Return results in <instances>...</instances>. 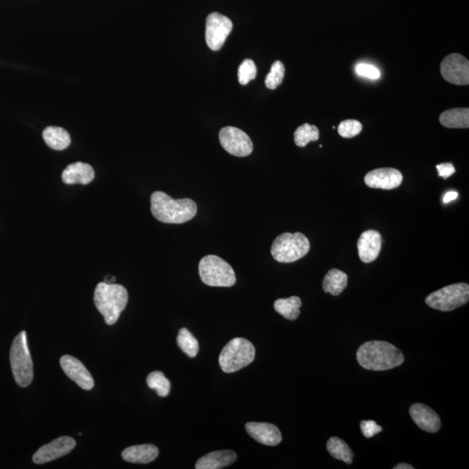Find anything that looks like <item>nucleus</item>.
<instances>
[{
  "label": "nucleus",
  "instance_id": "obj_1",
  "mask_svg": "<svg viewBox=\"0 0 469 469\" xmlns=\"http://www.w3.org/2000/svg\"><path fill=\"white\" fill-rule=\"evenodd\" d=\"M357 359L365 370L374 371L392 370L404 363L402 351L384 341H370L361 345Z\"/></svg>",
  "mask_w": 469,
  "mask_h": 469
},
{
  "label": "nucleus",
  "instance_id": "obj_2",
  "mask_svg": "<svg viewBox=\"0 0 469 469\" xmlns=\"http://www.w3.org/2000/svg\"><path fill=\"white\" fill-rule=\"evenodd\" d=\"M153 216L164 223L180 224L194 219L198 205L189 198L173 199L167 193L155 191L151 196Z\"/></svg>",
  "mask_w": 469,
  "mask_h": 469
},
{
  "label": "nucleus",
  "instance_id": "obj_3",
  "mask_svg": "<svg viewBox=\"0 0 469 469\" xmlns=\"http://www.w3.org/2000/svg\"><path fill=\"white\" fill-rule=\"evenodd\" d=\"M94 302L106 324L113 325L128 302V292L123 285L99 282L95 289Z\"/></svg>",
  "mask_w": 469,
  "mask_h": 469
},
{
  "label": "nucleus",
  "instance_id": "obj_4",
  "mask_svg": "<svg viewBox=\"0 0 469 469\" xmlns=\"http://www.w3.org/2000/svg\"><path fill=\"white\" fill-rule=\"evenodd\" d=\"M255 357L256 350L250 341L241 337L234 338L221 351L219 365L225 373H235L253 364Z\"/></svg>",
  "mask_w": 469,
  "mask_h": 469
},
{
  "label": "nucleus",
  "instance_id": "obj_5",
  "mask_svg": "<svg viewBox=\"0 0 469 469\" xmlns=\"http://www.w3.org/2000/svg\"><path fill=\"white\" fill-rule=\"evenodd\" d=\"M310 244L305 235L301 232L282 233L274 240L271 255L278 263H294L309 253Z\"/></svg>",
  "mask_w": 469,
  "mask_h": 469
},
{
  "label": "nucleus",
  "instance_id": "obj_6",
  "mask_svg": "<svg viewBox=\"0 0 469 469\" xmlns=\"http://www.w3.org/2000/svg\"><path fill=\"white\" fill-rule=\"evenodd\" d=\"M200 278L203 284L212 287H232L236 284V274L223 258L208 255L199 262Z\"/></svg>",
  "mask_w": 469,
  "mask_h": 469
},
{
  "label": "nucleus",
  "instance_id": "obj_7",
  "mask_svg": "<svg viewBox=\"0 0 469 469\" xmlns=\"http://www.w3.org/2000/svg\"><path fill=\"white\" fill-rule=\"evenodd\" d=\"M12 370L17 384L27 387L33 380V364L31 357L26 331H22L13 341L10 351Z\"/></svg>",
  "mask_w": 469,
  "mask_h": 469
},
{
  "label": "nucleus",
  "instance_id": "obj_8",
  "mask_svg": "<svg viewBox=\"0 0 469 469\" xmlns=\"http://www.w3.org/2000/svg\"><path fill=\"white\" fill-rule=\"evenodd\" d=\"M469 286L465 282L447 286L427 296L425 302L430 308L440 312H452L468 302Z\"/></svg>",
  "mask_w": 469,
  "mask_h": 469
},
{
  "label": "nucleus",
  "instance_id": "obj_9",
  "mask_svg": "<svg viewBox=\"0 0 469 469\" xmlns=\"http://www.w3.org/2000/svg\"><path fill=\"white\" fill-rule=\"evenodd\" d=\"M219 141L223 149L235 157H244L253 153V140L237 127H224L220 130Z\"/></svg>",
  "mask_w": 469,
  "mask_h": 469
},
{
  "label": "nucleus",
  "instance_id": "obj_10",
  "mask_svg": "<svg viewBox=\"0 0 469 469\" xmlns=\"http://www.w3.org/2000/svg\"><path fill=\"white\" fill-rule=\"evenodd\" d=\"M232 22L219 12L210 13L206 19L205 37L210 50L219 51L232 31Z\"/></svg>",
  "mask_w": 469,
  "mask_h": 469
},
{
  "label": "nucleus",
  "instance_id": "obj_11",
  "mask_svg": "<svg viewBox=\"0 0 469 469\" xmlns=\"http://www.w3.org/2000/svg\"><path fill=\"white\" fill-rule=\"evenodd\" d=\"M441 74L445 80L457 85L469 84V62L461 54L452 53L441 64Z\"/></svg>",
  "mask_w": 469,
  "mask_h": 469
},
{
  "label": "nucleus",
  "instance_id": "obj_12",
  "mask_svg": "<svg viewBox=\"0 0 469 469\" xmlns=\"http://www.w3.org/2000/svg\"><path fill=\"white\" fill-rule=\"evenodd\" d=\"M75 447L76 441L74 438L69 436L57 438L51 443L44 445L34 454L33 462L36 464L47 463V462L65 457L74 450Z\"/></svg>",
  "mask_w": 469,
  "mask_h": 469
},
{
  "label": "nucleus",
  "instance_id": "obj_13",
  "mask_svg": "<svg viewBox=\"0 0 469 469\" xmlns=\"http://www.w3.org/2000/svg\"><path fill=\"white\" fill-rule=\"evenodd\" d=\"M402 172L394 168H380L368 172L364 182L370 188L393 189L402 185Z\"/></svg>",
  "mask_w": 469,
  "mask_h": 469
},
{
  "label": "nucleus",
  "instance_id": "obj_14",
  "mask_svg": "<svg viewBox=\"0 0 469 469\" xmlns=\"http://www.w3.org/2000/svg\"><path fill=\"white\" fill-rule=\"evenodd\" d=\"M60 364L67 377L79 387L85 391H91L94 387V380L91 373L77 358L65 355L61 357Z\"/></svg>",
  "mask_w": 469,
  "mask_h": 469
},
{
  "label": "nucleus",
  "instance_id": "obj_15",
  "mask_svg": "<svg viewBox=\"0 0 469 469\" xmlns=\"http://www.w3.org/2000/svg\"><path fill=\"white\" fill-rule=\"evenodd\" d=\"M357 249L361 262L365 264L372 263L377 259L381 253V234L375 230L364 231L358 239Z\"/></svg>",
  "mask_w": 469,
  "mask_h": 469
},
{
  "label": "nucleus",
  "instance_id": "obj_16",
  "mask_svg": "<svg viewBox=\"0 0 469 469\" xmlns=\"http://www.w3.org/2000/svg\"><path fill=\"white\" fill-rule=\"evenodd\" d=\"M409 413L420 429L429 433H436L441 429L440 417L429 406L416 403L410 407Z\"/></svg>",
  "mask_w": 469,
  "mask_h": 469
},
{
  "label": "nucleus",
  "instance_id": "obj_17",
  "mask_svg": "<svg viewBox=\"0 0 469 469\" xmlns=\"http://www.w3.org/2000/svg\"><path fill=\"white\" fill-rule=\"evenodd\" d=\"M247 433L255 441L266 446H277L282 441V434L277 426L266 423H248Z\"/></svg>",
  "mask_w": 469,
  "mask_h": 469
},
{
  "label": "nucleus",
  "instance_id": "obj_18",
  "mask_svg": "<svg viewBox=\"0 0 469 469\" xmlns=\"http://www.w3.org/2000/svg\"><path fill=\"white\" fill-rule=\"evenodd\" d=\"M95 178V172L88 164H71L62 173V180L67 185H88Z\"/></svg>",
  "mask_w": 469,
  "mask_h": 469
},
{
  "label": "nucleus",
  "instance_id": "obj_19",
  "mask_svg": "<svg viewBox=\"0 0 469 469\" xmlns=\"http://www.w3.org/2000/svg\"><path fill=\"white\" fill-rule=\"evenodd\" d=\"M237 454L232 450H219L203 455L196 461V469H221L233 464L237 461Z\"/></svg>",
  "mask_w": 469,
  "mask_h": 469
},
{
  "label": "nucleus",
  "instance_id": "obj_20",
  "mask_svg": "<svg viewBox=\"0 0 469 469\" xmlns=\"http://www.w3.org/2000/svg\"><path fill=\"white\" fill-rule=\"evenodd\" d=\"M160 450L153 444L137 445L122 452L123 460L132 463L147 464L156 460Z\"/></svg>",
  "mask_w": 469,
  "mask_h": 469
},
{
  "label": "nucleus",
  "instance_id": "obj_21",
  "mask_svg": "<svg viewBox=\"0 0 469 469\" xmlns=\"http://www.w3.org/2000/svg\"><path fill=\"white\" fill-rule=\"evenodd\" d=\"M440 123L447 128L466 129L469 127V109L455 108L441 114Z\"/></svg>",
  "mask_w": 469,
  "mask_h": 469
},
{
  "label": "nucleus",
  "instance_id": "obj_22",
  "mask_svg": "<svg viewBox=\"0 0 469 469\" xmlns=\"http://www.w3.org/2000/svg\"><path fill=\"white\" fill-rule=\"evenodd\" d=\"M43 139L48 146L55 151H63L70 146V134L61 127L49 126L43 132Z\"/></svg>",
  "mask_w": 469,
  "mask_h": 469
},
{
  "label": "nucleus",
  "instance_id": "obj_23",
  "mask_svg": "<svg viewBox=\"0 0 469 469\" xmlns=\"http://www.w3.org/2000/svg\"><path fill=\"white\" fill-rule=\"evenodd\" d=\"M348 275L343 271L332 268L324 277L323 289L324 292L330 293L333 296H339L346 289Z\"/></svg>",
  "mask_w": 469,
  "mask_h": 469
},
{
  "label": "nucleus",
  "instance_id": "obj_24",
  "mask_svg": "<svg viewBox=\"0 0 469 469\" xmlns=\"http://www.w3.org/2000/svg\"><path fill=\"white\" fill-rule=\"evenodd\" d=\"M302 306L301 299L298 296H291L285 299H278L274 303L275 312L289 321L298 319L300 316V308Z\"/></svg>",
  "mask_w": 469,
  "mask_h": 469
},
{
  "label": "nucleus",
  "instance_id": "obj_25",
  "mask_svg": "<svg viewBox=\"0 0 469 469\" xmlns=\"http://www.w3.org/2000/svg\"><path fill=\"white\" fill-rule=\"evenodd\" d=\"M327 450L331 457L336 460L343 461L347 464L353 462L354 453L344 441L338 437H331L327 443Z\"/></svg>",
  "mask_w": 469,
  "mask_h": 469
},
{
  "label": "nucleus",
  "instance_id": "obj_26",
  "mask_svg": "<svg viewBox=\"0 0 469 469\" xmlns=\"http://www.w3.org/2000/svg\"><path fill=\"white\" fill-rule=\"evenodd\" d=\"M177 343L181 350L189 357L194 358L198 355L199 351L198 341L186 327H182L179 330Z\"/></svg>",
  "mask_w": 469,
  "mask_h": 469
},
{
  "label": "nucleus",
  "instance_id": "obj_27",
  "mask_svg": "<svg viewBox=\"0 0 469 469\" xmlns=\"http://www.w3.org/2000/svg\"><path fill=\"white\" fill-rule=\"evenodd\" d=\"M148 387L157 392L161 398H167L170 394L171 382L165 377L163 372L154 371L148 375L146 379Z\"/></svg>",
  "mask_w": 469,
  "mask_h": 469
},
{
  "label": "nucleus",
  "instance_id": "obj_28",
  "mask_svg": "<svg viewBox=\"0 0 469 469\" xmlns=\"http://www.w3.org/2000/svg\"><path fill=\"white\" fill-rule=\"evenodd\" d=\"M319 137V130L316 126L305 123L298 127L294 133L295 144L298 147H305L309 142L318 140Z\"/></svg>",
  "mask_w": 469,
  "mask_h": 469
},
{
  "label": "nucleus",
  "instance_id": "obj_29",
  "mask_svg": "<svg viewBox=\"0 0 469 469\" xmlns=\"http://www.w3.org/2000/svg\"><path fill=\"white\" fill-rule=\"evenodd\" d=\"M285 74L284 65L281 61H275L272 65L271 71L268 72L266 78H265V85L266 87L271 89H275L278 87L284 81Z\"/></svg>",
  "mask_w": 469,
  "mask_h": 469
},
{
  "label": "nucleus",
  "instance_id": "obj_30",
  "mask_svg": "<svg viewBox=\"0 0 469 469\" xmlns=\"http://www.w3.org/2000/svg\"><path fill=\"white\" fill-rule=\"evenodd\" d=\"M363 130V125L357 120L348 119L341 122L338 126V133L344 139H352L359 134Z\"/></svg>",
  "mask_w": 469,
  "mask_h": 469
},
{
  "label": "nucleus",
  "instance_id": "obj_31",
  "mask_svg": "<svg viewBox=\"0 0 469 469\" xmlns=\"http://www.w3.org/2000/svg\"><path fill=\"white\" fill-rule=\"evenodd\" d=\"M257 74V69L256 64L253 60H246L240 65L239 69V81L240 85H246L249 84L250 80L256 78Z\"/></svg>",
  "mask_w": 469,
  "mask_h": 469
},
{
  "label": "nucleus",
  "instance_id": "obj_32",
  "mask_svg": "<svg viewBox=\"0 0 469 469\" xmlns=\"http://www.w3.org/2000/svg\"><path fill=\"white\" fill-rule=\"evenodd\" d=\"M357 74L363 77L370 79H378L381 77L380 71L374 65L368 64H359L356 67Z\"/></svg>",
  "mask_w": 469,
  "mask_h": 469
},
{
  "label": "nucleus",
  "instance_id": "obj_33",
  "mask_svg": "<svg viewBox=\"0 0 469 469\" xmlns=\"http://www.w3.org/2000/svg\"><path fill=\"white\" fill-rule=\"evenodd\" d=\"M361 430L366 438H371L382 431V427L379 426L375 420H361Z\"/></svg>",
  "mask_w": 469,
  "mask_h": 469
},
{
  "label": "nucleus",
  "instance_id": "obj_34",
  "mask_svg": "<svg viewBox=\"0 0 469 469\" xmlns=\"http://www.w3.org/2000/svg\"><path fill=\"white\" fill-rule=\"evenodd\" d=\"M436 169L438 170V174L439 177L447 179L451 177L452 175L454 174L455 168L454 167L453 164L446 163L436 165Z\"/></svg>",
  "mask_w": 469,
  "mask_h": 469
},
{
  "label": "nucleus",
  "instance_id": "obj_35",
  "mask_svg": "<svg viewBox=\"0 0 469 469\" xmlns=\"http://www.w3.org/2000/svg\"><path fill=\"white\" fill-rule=\"evenodd\" d=\"M458 198V193L455 191L447 192L446 195L444 196L443 203H448Z\"/></svg>",
  "mask_w": 469,
  "mask_h": 469
},
{
  "label": "nucleus",
  "instance_id": "obj_36",
  "mask_svg": "<svg viewBox=\"0 0 469 469\" xmlns=\"http://www.w3.org/2000/svg\"><path fill=\"white\" fill-rule=\"evenodd\" d=\"M394 469H413V467L409 464L400 463L395 466Z\"/></svg>",
  "mask_w": 469,
  "mask_h": 469
}]
</instances>
